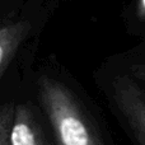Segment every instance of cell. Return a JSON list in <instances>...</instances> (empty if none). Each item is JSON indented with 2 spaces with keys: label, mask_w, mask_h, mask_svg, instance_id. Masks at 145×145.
<instances>
[{
  "label": "cell",
  "mask_w": 145,
  "mask_h": 145,
  "mask_svg": "<svg viewBox=\"0 0 145 145\" xmlns=\"http://www.w3.org/2000/svg\"><path fill=\"white\" fill-rule=\"evenodd\" d=\"M28 29L29 24L24 20L9 23L0 28V76L12 61Z\"/></svg>",
  "instance_id": "obj_4"
},
{
  "label": "cell",
  "mask_w": 145,
  "mask_h": 145,
  "mask_svg": "<svg viewBox=\"0 0 145 145\" xmlns=\"http://www.w3.org/2000/svg\"><path fill=\"white\" fill-rule=\"evenodd\" d=\"M113 99L135 139L145 145V93L130 76H118L112 85Z\"/></svg>",
  "instance_id": "obj_2"
},
{
  "label": "cell",
  "mask_w": 145,
  "mask_h": 145,
  "mask_svg": "<svg viewBox=\"0 0 145 145\" xmlns=\"http://www.w3.org/2000/svg\"><path fill=\"white\" fill-rule=\"evenodd\" d=\"M136 15L140 19H145V0H139L136 8Z\"/></svg>",
  "instance_id": "obj_7"
},
{
  "label": "cell",
  "mask_w": 145,
  "mask_h": 145,
  "mask_svg": "<svg viewBox=\"0 0 145 145\" xmlns=\"http://www.w3.org/2000/svg\"><path fill=\"white\" fill-rule=\"evenodd\" d=\"M9 145H43L40 127L31 110L25 106H17L13 112Z\"/></svg>",
  "instance_id": "obj_3"
},
{
  "label": "cell",
  "mask_w": 145,
  "mask_h": 145,
  "mask_svg": "<svg viewBox=\"0 0 145 145\" xmlns=\"http://www.w3.org/2000/svg\"><path fill=\"white\" fill-rule=\"evenodd\" d=\"M130 71H131V75L135 79H139L145 83V63L134 64L130 68Z\"/></svg>",
  "instance_id": "obj_6"
},
{
  "label": "cell",
  "mask_w": 145,
  "mask_h": 145,
  "mask_svg": "<svg viewBox=\"0 0 145 145\" xmlns=\"http://www.w3.org/2000/svg\"><path fill=\"white\" fill-rule=\"evenodd\" d=\"M13 118L12 108L0 110V145H9V130Z\"/></svg>",
  "instance_id": "obj_5"
},
{
  "label": "cell",
  "mask_w": 145,
  "mask_h": 145,
  "mask_svg": "<svg viewBox=\"0 0 145 145\" xmlns=\"http://www.w3.org/2000/svg\"><path fill=\"white\" fill-rule=\"evenodd\" d=\"M40 92L52 125L56 145H103L89 118L63 84L42 78Z\"/></svg>",
  "instance_id": "obj_1"
}]
</instances>
